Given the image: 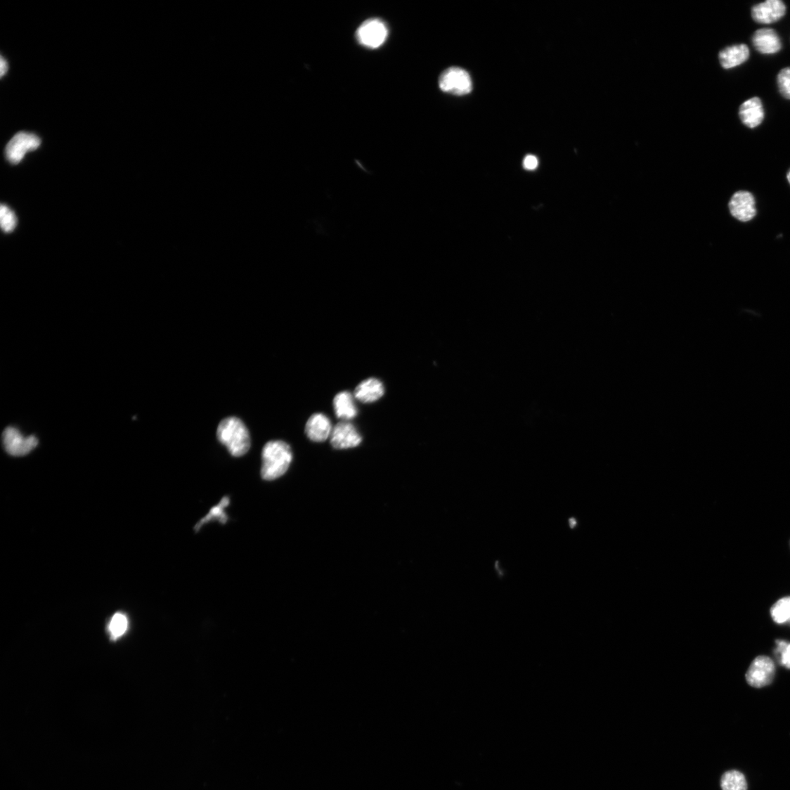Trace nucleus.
<instances>
[{
	"label": "nucleus",
	"mask_w": 790,
	"mask_h": 790,
	"mask_svg": "<svg viewBox=\"0 0 790 790\" xmlns=\"http://www.w3.org/2000/svg\"><path fill=\"white\" fill-rule=\"evenodd\" d=\"M732 216L741 222H749L757 215L755 196L749 191L740 190L734 193L729 202Z\"/></svg>",
	"instance_id": "6e6552de"
},
{
	"label": "nucleus",
	"mask_w": 790,
	"mask_h": 790,
	"mask_svg": "<svg viewBox=\"0 0 790 790\" xmlns=\"http://www.w3.org/2000/svg\"><path fill=\"white\" fill-rule=\"evenodd\" d=\"M786 7L781 0H767L753 6L751 16L759 24H772L778 22L786 14Z\"/></svg>",
	"instance_id": "9d476101"
},
{
	"label": "nucleus",
	"mask_w": 790,
	"mask_h": 790,
	"mask_svg": "<svg viewBox=\"0 0 790 790\" xmlns=\"http://www.w3.org/2000/svg\"><path fill=\"white\" fill-rule=\"evenodd\" d=\"M129 621L124 615L116 614L112 619L109 626L112 637L117 639L122 636L128 630Z\"/></svg>",
	"instance_id": "aec40b11"
},
{
	"label": "nucleus",
	"mask_w": 790,
	"mask_h": 790,
	"mask_svg": "<svg viewBox=\"0 0 790 790\" xmlns=\"http://www.w3.org/2000/svg\"><path fill=\"white\" fill-rule=\"evenodd\" d=\"M753 47L763 55H773L782 48L781 39L777 32L770 28L757 30L752 36Z\"/></svg>",
	"instance_id": "9b49d317"
},
{
	"label": "nucleus",
	"mask_w": 790,
	"mask_h": 790,
	"mask_svg": "<svg viewBox=\"0 0 790 790\" xmlns=\"http://www.w3.org/2000/svg\"><path fill=\"white\" fill-rule=\"evenodd\" d=\"M739 117L746 127L756 129L764 120L765 110L761 99L753 97L744 102L740 106Z\"/></svg>",
	"instance_id": "f8f14e48"
},
{
	"label": "nucleus",
	"mask_w": 790,
	"mask_h": 790,
	"mask_svg": "<svg viewBox=\"0 0 790 790\" xmlns=\"http://www.w3.org/2000/svg\"><path fill=\"white\" fill-rule=\"evenodd\" d=\"M786 179H787L789 184L790 185V169L788 171V172L786 174Z\"/></svg>",
	"instance_id": "a878e982"
},
{
	"label": "nucleus",
	"mask_w": 790,
	"mask_h": 790,
	"mask_svg": "<svg viewBox=\"0 0 790 790\" xmlns=\"http://www.w3.org/2000/svg\"><path fill=\"white\" fill-rule=\"evenodd\" d=\"M0 65H0V72H1V77H3L6 74V72H7L8 68V63L5 60L4 57L1 58V62H0Z\"/></svg>",
	"instance_id": "393cba45"
},
{
	"label": "nucleus",
	"mask_w": 790,
	"mask_h": 790,
	"mask_svg": "<svg viewBox=\"0 0 790 790\" xmlns=\"http://www.w3.org/2000/svg\"><path fill=\"white\" fill-rule=\"evenodd\" d=\"M775 674V666L773 661L768 656H760L751 663L746 678L751 687L763 688L771 683Z\"/></svg>",
	"instance_id": "0eeeda50"
},
{
	"label": "nucleus",
	"mask_w": 790,
	"mask_h": 790,
	"mask_svg": "<svg viewBox=\"0 0 790 790\" xmlns=\"http://www.w3.org/2000/svg\"><path fill=\"white\" fill-rule=\"evenodd\" d=\"M229 504V498L227 497L224 498L217 506L212 508L209 513L201 520V522L196 526V529H199L202 525L210 522L212 519H217L220 522L225 524L227 520V517L224 513V508Z\"/></svg>",
	"instance_id": "6ab92c4d"
},
{
	"label": "nucleus",
	"mask_w": 790,
	"mask_h": 790,
	"mask_svg": "<svg viewBox=\"0 0 790 790\" xmlns=\"http://www.w3.org/2000/svg\"><path fill=\"white\" fill-rule=\"evenodd\" d=\"M770 614L772 619L779 624L790 623V597L779 600L772 607Z\"/></svg>",
	"instance_id": "a211bd4d"
},
{
	"label": "nucleus",
	"mask_w": 790,
	"mask_h": 790,
	"mask_svg": "<svg viewBox=\"0 0 790 790\" xmlns=\"http://www.w3.org/2000/svg\"><path fill=\"white\" fill-rule=\"evenodd\" d=\"M750 52L746 44H737L726 47L720 51L719 58L725 69H731L741 65L749 60Z\"/></svg>",
	"instance_id": "2eb2a0df"
},
{
	"label": "nucleus",
	"mask_w": 790,
	"mask_h": 790,
	"mask_svg": "<svg viewBox=\"0 0 790 790\" xmlns=\"http://www.w3.org/2000/svg\"><path fill=\"white\" fill-rule=\"evenodd\" d=\"M384 394L383 384L379 380L368 379L358 384L354 391V398L363 403H371L380 400Z\"/></svg>",
	"instance_id": "4468645a"
},
{
	"label": "nucleus",
	"mask_w": 790,
	"mask_h": 790,
	"mask_svg": "<svg viewBox=\"0 0 790 790\" xmlns=\"http://www.w3.org/2000/svg\"><path fill=\"white\" fill-rule=\"evenodd\" d=\"M723 790H747V782L744 775L738 770L726 772L721 779Z\"/></svg>",
	"instance_id": "f3484780"
},
{
	"label": "nucleus",
	"mask_w": 790,
	"mask_h": 790,
	"mask_svg": "<svg viewBox=\"0 0 790 790\" xmlns=\"http://www.w3.org/2000/svg\"><path fill=\"white\" fill-rule=\"evenodd\" d=\"M777 645L776 653L779 656L780 663L786 668L790 669V642L777 640Z\"/></svg>",
	"instance_id": "5701e85b"
},
{
	"label": "nucleus",
	"mask_w": 790,
	"mask_h": 790,
	"mask_svg": "<svg viewBox=\"0 0 790 790\" xmlns=\"http://www.w3.org/2000/svg\"><path fill=\"white\" fill-rule=\"evenodd\" d=\"M537 158L531 155H527L524 160V167L527 170H534L538 167Z\"/></svg>",
	"instance_id": "b1692460"
},
{
	"label": "nucleus",
	"mask_w": 790,
	"mask_h": 790,
	"mask_svg": "<svg viewBox=\"0 0 790 790\" xmlns=\"http://www.w3.org/2000/svg\"><path fill=\"white\" fill-rule=\"evenodd\" d=\"M40 145L39 137L32 134L20 132L8 142L6 149V157L12 164H20L27 153L37 150Z\"/></svg>",
	"instance_id": "39448f33"
},
{
	"label": "nucleus",
	"mask_w": 790,
	"mask_h": 790,
	"mask_svg": "<svg viewBox=\"0 0 790 790\" xmlns=\"http://www.w3.org/2000/svg\"><path fill=\"white\" fill-rule=\"evenodd\" d=\"M331 444L336 450H347L360 445L362 436L349 421L337 423L332 429Z\"/></svg>",
	"instance_id": "1a4fd4ad"
},
{
	"label": "nucleus",
	"mask_w": 790,
	"mask_h": 790,
	"mask_svg": "<svg viewBox=\"0 0 790 790\" xmlns=\"http://www.w3.org/2000/svg\"><path fill=\"white\" fill-rule=\"evenodd\" d=\"M356 39L362 46L369 48L382 46L388 36L386 24L380 19H370L363 22L356 31Z\"/></svg>",
	"instance_id": "20e7f679"
},
{
	"label": "nucleus",
	"mask_w": 790,
	"mask_h": 790,
	"mask_svg": "<svg viewBox=\"0 0 790 790\" xmlns=\"http://www.w3.org/2000/svg\"><path fill=\"white\" fill-rule=\"evenodd\" d=\"M3 443L6 451L14 457L28 455L38 446L39 441L34 436L25 437L15 427H7L3 434Z\"/></svg>",
	"instance_id": "423d86ee"
},
{
	"label": "nucleus",
	"mask_w": 790,
	"mask_h": 790,
	"mask_svg": "<svg viewBox=\"0 0 790 790\" xmlns=\"http://www.w3.org/2000/svg\"><path fill=\"white\" fill-rule=\"evenodd\" d=\"M0 221H1L2 229L6 233L13 231L17 224L14 212L4 205L0 209Z\"/></svg>",
	"instance_id": "412c9836"
},
{
	"label": "nucleus",
	"mask_w": 790,
	"mask_h": 790,
	"mask_svg": "<svg viewBox=\"0 0 790 790\" xmlns=\"http://www.w3.org/2000/svg\"><path fill=\"white\" fill-rule=\"evenodd\" d=\"M354 395L349 391L338 393L334 399V408L337 418L349 421L357 415Z\"/></svg>",
	"instance_id": "dca6fc26"
},
{
	"label": "nucleus",
	"mask_w": 790,
	"mask_h": 790,
	"mask_svg": "<svg viewBox=\"0 0 790 790\" xmlns=\"http://www.w3.org/2000/svg\"><path fill=\"white\" fill-rule=\"evenodd\" d=\"M217 437L233 457H242L250 450L249 431L244 422L235 417L223 420L217 429Z\"/></svg>",
	"instance_id": "f03ea898"
},
{
	"label": "nucleus",
	"mask_w": 790,
	"mask_h": 790,
	"mask_svg": "<svg viewBox=\"0 0 790 790\" xmlns=\"http://www.w3.org/2000/svg\"><path fill=\"white\" fill-rule=\"evenodd\" d=\"M293 454L290 446L283 441H271L262 451L261 477L266 481L277 479L288 471Z\"/></svg>",
	"instance_id": "f257e3e1"
},
{
	"label": "nucleus",
	"mask_w": 790,
	"mask_h": 790,
	"mask_svg": "<svg viewBox=\"0 0 790 790\" xmlns=\"http://www.w3.org/2000/svg\"><path fill=\"white\" fill-rule=\"evenodd\" d=\"M333 427L331 421L325 415H312L305 426V434L313 441L324 442L331 436Z\"/></svg>",
	"instance_id": "ddd939ff"
},
{
	"label": "nucleus",
	"mask_w": 790,
	"mask_h": 790,
	"mask_svg": "<svg viewBox=\"0 0 790 790\" xmlns=\"http://www.w3.org/2000/svg\"><path fill=\"white\" fill-rule=\"evenodd\" d=\"M439 84L443 92L455 96L470 94L473 89L472 80L468 72L458 67L445 70L439 78Z\"/></svg>",
	"instance_id": "7ed1b4c3"
},
{
	"label": "nucleus",
	"mask_w": 790,
	"mask_h": 790,
	"mask_svg": "<svg viewBox=\"0 0 790 790\" xmlns=\"http://www.w3.org/2000/svg\"><path fill=\"white\" fill-rule=\"evenodd\" d=\"M777 84L782 96L790 100V67L781 70L777 77Z\"/></svg>",
	"instance_id": "4be33fe9"
}]
</instances>
